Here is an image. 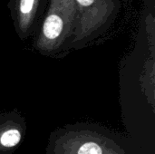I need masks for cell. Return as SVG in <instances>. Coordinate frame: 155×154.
Wrapping results in <instances>:
<instances>
[{"label": "cell", "mask_w": 155, "mask_h": 154, "mask_svg": "<svg viewBox=\"0 0 155 154\" xmlns=\"http://www.w3.org/2000/svg\"><path fill=\"white\" fill-rule=\"evenodd\" d=\"M76 20L74 0H48L46 10L33 40L39 54L61 58L66 55V45L74 33Z\"/></svg>", "instance_id": "obj_1"}, {"label": "cell", "mask_w": 155, "mask_h": 154, "mask_svg": "<svg viewBox=\"0 0 155 154\" xmlns=\"http://www.w3.org/2000/svg\"><path fill=\"white\" fill-rule=\"evenodd\" d=\"M26 130L25 118L16 111L0 113V154H11L21 143Z\"/></svg>", "instance_id": "obj_5"}, {"label": "cell", "mask_w": 155, "mask_h": 154, "mask_svg": "<svg viewBox=\"0 0 155 154\" xmlns=\"http://www.w3.org/2000/svg\"><path fill=\"white\" fill-rule=\"evenodd\" d=\"M48 154H126L109 132L97 126L80 124L54 132Z\"/></svg>", "instance_id": "obj_3"}, {"label": "cell", "mask_w": 155, "mask_h": 154, "mask_svg": "<svg viewBox=\"0 0 155 154\" xmlns=\"http://www.w3.org/2000/svg\"><path fill=\"white\" fill-rule=\"evenodd\" d=\"M76 20L74 33L66 45L82 49L104 35L114 25L121 9L120 0H74Z\"/></svg>", "instance_id": "obj_2"}, {"label": "cell", "mask_w": 155, "mask_h": 154, "mask_svg": "<svg viewBox=\"0 0 155 154\" xmlns=\"http://www.w3.org/2000/svg\"><path fill=\"white\" fill-rule=\"evenodd\" d=\"M48 0H9L7 7L17 36L25 41L34 36L45 15Z\"/></svg>", "instance_id": "obj_4"}]
</instances>
